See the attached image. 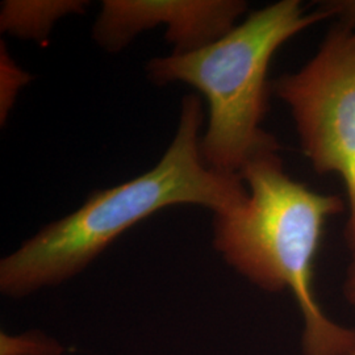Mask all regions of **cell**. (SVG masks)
<instances>
[{
	"instance_id": "1",
	"label": "cell",
	"mask_w": 355,
	"mask_h": 355,
	"mask_svg": "<svg viewBox=\"0 0 355 355\" xmlns=\"http://www.w3.org/2000/svg\"><path fill=\"white\" fill-rule=\"evenodd\" d=\"M203 117L200 99L184 96L177 135L159 162L125 183L92 192L76 212L3 258L1 293L21 299L74 278L128 229L167 207L192 204L220 214L243 203L248 189L242 178L204 164Z\"/></svg>"
},
{
	"instance_id": "2",
	"label": "cell",
	"mask_w": 355,
	"mask_h": 355,
	"mask_svg": "<svg viewBox=\"0 0 355 355\" xmlns=\"http://www.w3.org/2000/svg\"><path fill=\"white\" fill-rule=\"evenodd\" d=\"M278 152L257 153L242 166L239 174L248 198L215 214L216 252L255 287L291 292L304 322L303 355H355V329L324 313L313 287L325 224L343 214L346 202L293 180Z\"/></svg>"
},
{
	"instance_id": "3",
	"label": "cell",
	"mask_w": 355,
	"mask_h": 355,
	"mask_svg": "<svg viewBox=\"0 0 355 355\" xmlns=\"http://www.w3.org/2000/svg\"><path fill=\"white\" fill-rule=\"evenodd\" d=\"M327 19L320 7L309 12L299 0H280L250 13L202 49L148 64L154 83H187L208 103V127L200 140L205 165L239 174L257 153L280 149L277 139L261 128L271 92V60L288 40Z\"/></svg>"
},
{
	"instance_id": "4",
	"label": "cell",
	"mask_w": 355,
	"mask_h": 355,
	"mask_svg": "<svg viewBox=\"0 0 355 355\" xmlns=\"http://www.w3.org/2000/svg\"><path fill=\"white\" fill-rule=\"evenodd\" d=\"M291 111L305 157L345 187L346 241L355 249V24L337 21L296 73L271 80Z\"/></svg>"
},
{
	"instance_id": "5",
	"label": "cell",
	"mask_w": 355,
	"mask_h": 355,
	"mask_svg": "<svg viewBox=\"0 0 355 355\" xmlns=\"http://www.w3.org/2000/svg\"><path fill=\"white\" fill-rule=\"evenodd\" d=\"M246 10L240 0H104L94 38L103 49L119 51L141 32L167 24L166 40L183 54L225 36Z\"/></svg>"
},
{
	"instance_id": "6",
	"label": "cell",
	"mask_w": 355,
	"mask_h": 355,
	"mask_svg": "<svg viewBox=\"0 0 355 355\" xmlns=\"http://www.w3.org/2000/svg\"><path fill=\"white\" fill-rule=\"evenodd\" d=\"M85 1H6L1 7V31L21 38L44 41L51 26L66 13L83 12Z\"/></svg>"
},
{
	"instance_id": "7",
	"label": "cell",
	"mask_w": 355,
	"mask_h": 355,
	"mask_svg": "<svg viewBox=\"0 0 355 355\" xmlns=\"http://www.w3.org/2000/svg\"><path fill=\"white\" fill-rule=\"evenodd\" d=\"M64 346L40 331L0 334V355H62Z\"/></svg>"
},
{
	"instance_id": "8",
	"label": "cell",
	"mask_w": 355,
	"mask_h": 355,
	"mask_svg": "<svg viewBox=\"0 0 355 355\" xmlns=\"http://www.w3.org/2000/svg\"><path fill=\"white\" fill-rule=\"evenodd\" d=\"M330 17L346 24H355V0H329L318 6Z\"/></svg>"
},
{
	"instance_id": "9",
	"label": "cell",
	"mask_w": 355,
	"mask_h": 355,
	"mask_svg": "<svg viewBox=\"0 0 355 355\" xmlns=\"http://www.w3.org/2000/svg\"><path fill=\"white\" fill-rule=\"evenodd\" d=\"M353 252V258L352 262L347 267V272L345 277V283H343V295L347 300V303L355 308V249Z\"/></svg>"
}]
</instances>
